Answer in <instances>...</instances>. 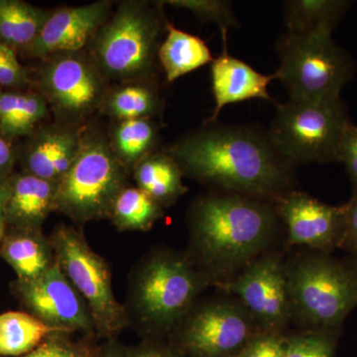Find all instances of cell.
<instances>
[{
  "instance_id": "cell-28",
  "label": "cell",
  "mask_w": 357,
  "mask_h": 357,
  "mask_svg": "<svg viewBox=\"0 0 357 357\" xmlns=\"http://www.w3.org/2000/svg\"><path fill=\"white\" fill-rule=\"evenodd\" d=\"M162 215V206L139 188L126 187L115 198L109 217L121 230L151 229Z\"/></svg>"
},
{
  "instance_id": "cell-21",
  "label": "cell",
  "mask_w": 357,
  "mask_h": 357,
  "mask_svg": "<svg viewBox=\"0 0 357 357\" xmlns=\"http://www.w3.org/2000/svg\"><path fill=\"white\" fill-rule=\"evenodd\" d=\"M163 109V100L152 82H132L109 88L100 109L117 121L153 119L161 116Z\"/></svg>"
},
{
  "instance_id": "cell-3",
  "label": "cell",
  "mask_w": 357,
  "mask_h": 357,
  "mask_svg": "<svg viewBox=\"0 0 357 357\" xmlns=\"http://www.w3.org/2000/svg\"><path fill=\"white\" fill-rule=\"evenodd\" d=\"M262 199L227 192L199 199L190 211L192 241L208 262L236 264L269 238L273 210Z\"/></svg>"
},
{
  "instance_id": "cell-9",
  "label": "cell",
  "mask_w": 357,
  "mask_h": 357,
  "mask_svg": "<svg viewBox=\"0 0 357 357\" xmlns=\"http://www.w3.org/2000/svg\"><path fill=\"white\" fill-rule=\"evenodd\" d=\"M109 82L86 50L45 59L33 79L57 122L72 126H82L100 110Z\"/></svg>"
},
{
  "instance_id": "cell-32",
  "label": "cell",
  "mask_w": 357,
  "mask_h": 357,
  "mask_svg": "<svg viewBox=\"0 0 357 357\" xmlns=\"http://www.w3.org/2000/svg\"><path fill=\"white\" fill-rule=\"evenodd\" d=\"M284 357H335V342L324 333H309L287 340Z\"/></svg>"
},
{
  "instance_id": "cell-39",
  "label": "cell",
  "mask_w": 357,
  "mask_h": 357,
  "mask_svg": "<svg viewBox=\"0 0 357 357\" xmlns=\"http://www.w3.org/2000/svg\"><path fill=\"white\" fill-rule=\"evenodd\" d=\"M131 357H173L166 352L158 351H144L137 352V354H130Z\"/></svg>"
},
{
  "instance_id": "cell-33",
  "label": "cell",
  "mask_w": 357,
  "mask_h": 357,
  "mask_svg": "<svg viewBox=\"0 0 357 357\" xmlns=\"http://www.w3.org/2000/svg\"><path fill=\"white\" fill-rule=\"evenodd\" d=\"M286 344L287 340L277 333H266L248 340L236 357H284Z\"/></svg>"
},
{
  "instance_id": "cell-29",
  "label": "cell",
  "mask_w": 357,
  "mask_h": 357,
  "mask_svg": "<svg viewBox=\"0 0 357 357\" xmlns=\"http://www.w3.org/2000/svg\"><path fill=\"white\" fill-rule=\"evenodd\" d=\"M162 3L185 9L206 22L217 23L222 31L223 48H227V30L238 27V21L234 15L231 3L225 0H168L162 1Z\"/></svg>"
},
{
  "instance_id": "cell-4",
  "label": "cell",
  "mask_w": 357,
  "mask_h": 357,
  "mask_svg": "<svg viewBox=\"0 0 357 357\" xmlns=\"http://www.w3.org/2000/svg\"><path fill=\"white\" fill-rule=\"evenodd\" d=\"M333 30L286 33L277 43L280 67L275 73L290 100H333L352 77V62L332 37Z\"/></svg>"
},
{
  "instance_id": "cell-37",
  "label": "cell",
  "mask_w": 357,
  "mask_h": 357,
  "mask_svg": "<svg viewBox=\"0 0 357 357\" xmlns=\"http://www.w3.org/2000/svg\"><path fill=\"white\" fill-rule=\"evenodd\" d=\"M7 178H0V227H6L4 222V204H6Z\"/></svg>"
},
{
  "instance_id": "cell-6",
  "label": "cell",
  "mask_w": 357,
  "mask_h": 357,
  "mask_svg": "<svg viewBox=\"0 0 357 357\" xmlns=\"http://www.w3.org/2000/svg\"><path fill=\"white\" fill-rule=\"evenodd\" d=\"M342 100H290L277 105L267 131L274 147L293 166L338 161L349 123Z\"/></svg>"
},
{
  "instance_id": "cell-19",
  "label": "cell",
  "mask_w": 357,
  "mask_h": 357,
  "mask_svg": "<svg viewBox=\"0 0 357 357\" xmlns=\"http://www.w3.org/2000/svg\"><path fill=\"white\" fill-rule=\"evenodd\" d=\"M0 257L10 265L20 281L37 278L56 263L50 239L41 229L6 227Z\"/></svg>"
},
{
  "instance_id": "cell-18",
  "label": "cell",
  "mask_w": 357,
  "mask_h": 357,
  "mask_svg": "<svg viewBox=\"0 0 357 357\" xmlns=\"http://www.w3.org/2000/svg\"><path fill=\"white\" fill-rule=\"evenodd\" d=\"M211 77L215 105L208 122H215L223 107L229 103L252 98L274 102L268 93V84L276 79L275 74H260L246 63L230 56L227 48H223L222 55L211 62Z\"/></svg>"
},
{
  "instance_id": "cell-40",
  "label": "cell",
  "mask_w": 357,
  "mask_h": 357,
  "mask_svg": "<svg viewBox=\"0 0 357 357\" xmlns=\"http://www.w3.org/2000/svg\"><path fill=\"white\" fill-rule=\"evenodd\" d=\"M6 227H0V245H1L2 239H3L4 232H6Z\"/></svg>"
},
{
  "instance_id": "cell-36",
  "label": "cell",
  "mask_w": 357,
  "mask_h": 357,
  "mask_svg": "<svg viewBox=\"0 0 357 357\" xmlns=\"http://www.w3.org/2000/svg\"><path fill=\"white\" fill-rule=\"evenodd\" d=\"M344 210V234L342 239L357 248V189Z\"/></svg>"
},
{
  "instance_id": "cell-2",
  "label": "cell",
  "mask_w": 357,
  "mask_h": 357,
  "mask_svg": "<svg viewBox=\"0 0 357 357\" xmlns=\"http://www.w3.org/2000/svg\"><path fill=\"white\" fill-rule=\"evenodd\" d=\"M162 6L161 1H122L96 33L86 50L109 81L152 82L169 24Z\"/></svg>"
},
{
  "instance_id": "cell-34",
  "label": "cell",
  "mask_w": 357,
  "mask_h": 357,
  "mask_svg": "<svg viewBox=\"0 0 357 357\" xmlns=\"http://www.w3.org/2000/svg\"><path fill=\"white\" fill-rule=\"evenodd\" d=\"M338 161L344 163L354 189H357V126L351 122L345 126L340 138Z\"/></svg>"
},
{
  "instance_id": "cell-12",
  "label": "cell",
  "mask_w": 357,
  "mask_h": 357,
  "mask_svg": "<svg viewBox=\"0 0 357 357\" xmlns=\"http://www.w3.org/2000/svg\"><path fill=\"white\" fill-rule=\"evenodd\" d=\"M112 6L114 2L102 0L51 11L36 41L24 55L43 61L62 52L86 50L96 33L109 20Z\"/></svg>"
},
{
  "instance_id": "cell-24",
  "label": "cell",
  "mask_w": 357,
  "mask_h": 357,
  "mask_svg": "<svg viewBox=\"0 0 357 357\" xmlns=\"http://www.w3.org/2000/svg\"><path fill=\"white\" fill-rule=\"evenodd\" d=\"M50 13L22 0H0V42L24 54L36 41Z\"/></svg>"
},
{
  "instance_id": "cell-14",
  "label": "cell",
  "mask_w": 357,
  "mask_h": 357,
  "mask_svg": "<svg viewBox=\"0 0 357 357\" xmlns=\"http://www.w3.org/2000/svg\"><path fill=\"white\" fill-rule=\"evenodd\" d=\"M86 128L69 124L40 126L20 149L22 172L60 183L81 151Z\"/></svg>"
},
{
  "instance_id": "cell-5",
  "label": "cell",
  "mask_w": 357,
  "mask_h": 357,
  "mask_svg": "<svg viewBox=\"0 0 357 357\" xmlns=\"http://www.w3.org/2000/svg\"><path fill=\"white\" fill-rule=\"evenodd\" d=\"M128 173L109 140L86 129L79 156L59 183L57 211L79 222L109 218L115 198L126 187Z\"/></svg>"
},
{
  "instance_id": "cell-7",
  "label": "cell",
  "mask_w": 357,
  "mask_h": 357,
  "mask_svg": "<svg viewBox=\"0 0 357 357\" xmlns=\"http://www.w3.org/2000/svg\"><path fill=\"white\" fill-rule=\"evenodd\" d=\"M203 280L188 260L171 253L150 256L136 270L131 307L150 331H168L189 310Z\"/></svg>"
},
{
  "instance_id": "cell-27",
  "label": "cell",
  "mask_w": 357,
  "mask_h": 357,
  "mask_svg": "<svg viewBox=\"0 0 357 357\" xmlns=\"http://www.w3.org/2000/svg\"><path fill=\"white\" fill-rule=\"evenodd\" d=\"M349 6V1L342 0H289L284 2V18L293 34L333 30Z\"/></svg>"
},
{
  "instance_id": "cell-15",
  "label": "cell",
  "mask_w": 357,
  "mask_h": 357,
  "mask_svg": "<svg viewBox=\"0 0 357 357\" xmlns=\"http://www.w3.org/2000/svg\"><path fill=\"white\" fill-rule=\"evenodd\" d=\"M278 203L293 244L326 248L344 237V208L328 206L300 192H286Z\"/></svg>"
},
{
  "instance_id": "cell-25",
  "label": "cell",
  "mask_w": 357,
  "mask_h": 357,
  "mask_svg": "<svg viewBox=\"0 0 357 357\" xmlns=\"http://www.w3.org/2000/svg\"><path fill=\"white\" fill-rule=\"evenodd\" d=\"M109 140L115 157L130 172L145 157L157 151L159 126L153 119L117 121Z\"/></svg>"
},
{
  "instance_id": "cell-10",
  "label": "cell",
  "mask_w": 357,
  "mask_h": 357,
  "mask_svg": "<svg viewBox=\"0 0 357 357\" xmlns=\"http://www.w3.org/2000/svg\"><path fill=\"white\" fill-rule=\"evenodd\" d=\"M291 303L307 321L332 328L357 306V278L328 258H307L288 276Z\"/></svg>"
},
{
  "instance_id": "cell-8",
  "label": "cell",
  "mask_w": 357,
  "mask_h": 357,
  "mask_svg": "<svg viewBox=\"0 0 357 357\" xmlns=\"http://www.w3.org/2000/svg\"><path fill=\"white\" fill-rule=\"evenodd\" d=\"M49 239L59 266L86 302L96 332L110 337L123 330L128 314L115 298L107 261L69 225H59Z\"/></svg>"
},
{
  "instance_id": "cell-35",
  "label": "cell",
  "mask_w": 357,
  "mask_h": 357,
  "mask_svg": "<svg viewBox=\"0 0 357 357\" xmlns=\"http://www.w3.org/2000/svg\"><path fill=\"white\" fill-rule=\"evenodd\" d=\"M18 154L20 149L14 144V140L0 132V178H8L14 173Z\"/></svg>"
},
{
  "instance_id": "cell-16",
  "label": "cell",
  "mask_w": 357,
  "mask_h": 357,
  "mask_svg": "<svg viewBox=\"0 0 357 357\" xmlns=\"http://www.w3.org/2000/svg\"><path fill=\"white\" fill-rule=\"evenodd\" d=\"M249 312L267 328L283 324L290 312L288 276L274 258L253 263L234 286Z\"/></svg>"
},
{
  "instance_id": "cell-30",
  "label": "cell",
  "mask_w": 357,
  "mask_h": 357,
  "mask_svg": "<svg viewBox=\"0 0 357 357\" xmlns=\"http://www.w3.org/2000/svg\"><path fill=\"white\" fill-rule=\"evenodd\" d=\"M68 335L59 332L51 333L36 349L23 357H98L95 349L73 342Z\"/></svg>"
},
{
  "instance_id": "cell-38",
  "label": "cell",
  "mask_w": 357,
  "mask_h": 357,
  "mask_svg": "<svg viewBox=\"0 0 357 357\" xmlns=\"http://www.w3.org/2000/svg\"><path fill=\"white\" fill-rule=\"evenodd\" d=\"M98 357H131L130 354H126L119 347H109L103 354Z\"/></svg>"
},
{
  "instance_id": "cell-31",
  "label": "cell",
  "mask_w": 357,
  "mask_h": 357,
  "mask_svg": "<svg viewBox=\"0 0 357 357\" xmlns=\"http://www.w3.org/2000/svg\"><path fill=\"white\" fill-rule=\"evenodd\" d=\"M32 84L29 70L21 64L17 53L0 42V86L7 91H23Z\"/></svg>"
},
{
  "instance_id": "cell-26",
  "label": "cell",
  "mask_w": 357,
  "mask_h": 357,
  "mask_svg": "<svg viewBox=\"0 0 357 357\" xmlns=\"http://www.w3.org/2000/svg\"><path fill=\"white\" fill-rule=\"evenodd\" d=\"M53 333L56 331L28 312L0 314V356H26Z\"/></svg>"
},
{
  "instance_id": "cell-20",
  "label": "cell",
  "mask_w": 357,
  "mask_h": 357,
  "mask_svg": "<svg viewBox=\"0 0 357 357\" xmlns=\"http://www.w3.org/2000/svg\"><path fill=\"white\" fill-rule=\"evenodd\" d=\"M213 61L210 49L203 40L169 23L158 51V62L168 83Z\"/></svg>"
},
{
  "instance_id": "cell-1",
  "label": "cell",
  "mask_w": 357,
  "mask_h": 357,
  "mask_svg": "<svg viewBox=\"0 0 357 357\" xmlns=\"http://www.w3.org/2000/svg\"><path fill=\"white\" fill-rule=\"evenodd\" d=\"M183 173L231 194L281 198L293 178L292 164L267 132L251 126L208 122L169 148Z\"/></svg>"
},
{
  "instance_id": "cell-17",
  "label": "cell",
  "mask_w": 357,
  "mask_h": 357,
  "mask_svg": "<svg viewBox=\"0 0 357 357\" xmlns=\"http://www.w3.org/2000/svg\"><path fill=\"white\" fill-rule=\"evenodd\" d=\"M59 183L25 172H14L7 178L4 204L6 227L41 229L51 213L57 211Z\"/></svg>"
},
{
  "instance_id": "cell-11",
  "label": "cell",
  "mask_w": 357,
  "mask_h": 357,
  "mask_svg": "<svg viewBox=\"0 0 357 357\" xmlns=\"http://www.w3.org/2000/svg\"><path fill=\"white\" fill-rule=\"evenodd\" d=\"M11 290L26 312L56 332L89 333L96 331L86 302L57 261L32 280L16 279L11 284Z\"/></svg>"
},
{
  "instance_id": "cell-22",
  "label": "cell",
  "mask_w": 357,
  "mask_h": 357,
  "mask_svg": "<svg viewBox=\"0 0 357 357\" xmlns=\"http://www.w3.org/2000/svg\"><path fill=\"white\" fill-rule=\"evenodd\" d=\"M133 175L137 188L162 206L173 203L187 191L182 169L167 152L148 155L134 167Z\"/></svg>"
},
{
  "instance_id": "cell-13",
  "label": "cell",
  "mask_w": 357,
  "mask_h": 357,
  "mask_svg": "<svg viewBox=\"0 0 357 357\" xmlns=\"http://www.w3.org/2000/svg\"><path fill=\"white\" fill-rule=\"evenodd\" d=\"M250 325L243 310L229 304L211 305L189 319L183 337L197 357H225L248 342Z\"/></svg>"
},
{
  "instance_id": "cell-23",
  "label": "cell",
  "mask_w": 357,
  "mask_h": 357,
  "mask_svg": "<svg viewBox=\"0 0 357 357\" xmlns=\"http://www.w3.org/2000/svg\"><path fill=\"white\" fill-rule=\"evenodd\" d=\"M50 112L39 93L0 91V132L10 139L31 135Z\"/></svg>"
}]
</instances>
